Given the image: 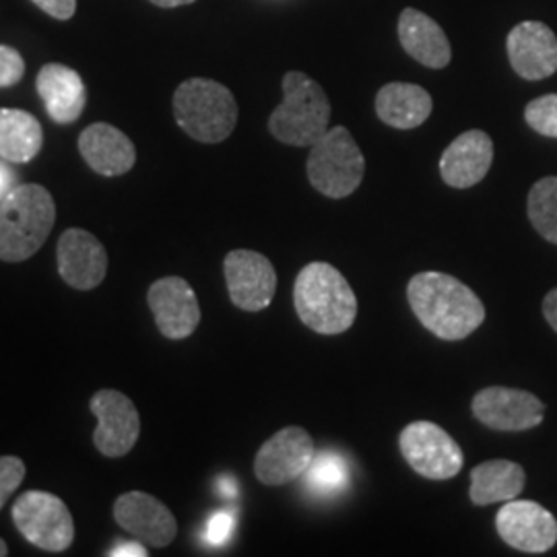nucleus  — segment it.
Segmentation results:
<instances>
[{
    "label": "nucleus",
    "mask_w": 557,
    "mask_h": 557,
    "mask_svg": "<svg viewBox=\"0 0 557 557\" xmlns=\"http://www.w3.org/2000/svg\"><path fill=\"white\" fill-rule=\"evenodd\" d=\"M407 298L419 322L442 341H462L485 320L478 294L448 273H418L407 285Z\"/></svg>",
    "instance_id": "nucleus-1"
},
{
    "label": "nucleus",
    "mask_w": 557,
    "mask_h": 557,
    "mask_svg": "<svg viewBox=\"0 0 557 557\" xmlns=\"http://www.w3.org/2000/svg\"><path fill=\"white\" fill-rule=\"evenodd\" d=\"M299 320L319 335H341L358 317V298L349 281L329 262H310L294 285Z\"/></svg>",
    "instance_id": "nucleus-2"
},
{
    "label": "nucleus",
    "mask_w": 557,
    "mask_h": 557,
    "mask_svg": "<svg viewBox=\"0 0 557 557\" xmlns=\"http://www.w3.org/2000/svg\"><path fill=\"white\" fill-rule=\"evenodd\" d=\"M57 205L40 184H21L0 202V260L32 259L50 236Z\"/></svg>",
    "instance_id": "nucleus-3"
},
{
    "label": "nucleus",
    "mask_w": 557,
    "mask_h": 557,
    "mask_svg": "<svg viewBox=\"0 0 557 557\" xmlns=\"http://www.w3.org/2000/svg\"><path fill=\"white\" fill-rule=\"evenodd\" d=\"M331 101L319 83L306 73L289 71L283 77V101L269 119L275 139L294 147H312L329 131Z\"/></svg>",
    "instance_id": "nucleus-4"
},
{
    "label": "nucleus",
    "mask_w": 557,
    "mask_h": 557,
    "mask_svg": "<svg viewBox=\"0 0 557 557\" xmlns=\"http://www.w3.org/2000/svg\"><path fill=\"white\" fill-rule=\"evenodd\" d=\"M174 116L180 128L200 143H221L238 124V103L234 94L211 79L180 83L174 94Z\"/></svg>",
    "instance_id": "nucleus-5"
},
{
    "label": "nucleus",
    "mask_w": 557,
    "mask_h": 557,
    "mask_svg": "<svg viewBox=\"0 0 557 557\" xmlns=\"http://www.w3.org/2000/svg\"><path fill=\"white\" fill-rule=\"evenodd\" d=\"M308 180L329 199L354 195L366 174V160L354 135L345 126L329 128L308 158Z\"/></svg>",
    "instance_id": "nucleus-6"
},
{
    "label": "nucleus",
    "mask_w": 557,
    "mask_h": 557,
    "mask_svg": "<svg viewBox=\"0 0 557 557\" xmlns=\"http://www.w3.org/2000/svg\"><path fill=\"white\" fill-rule=\"evenodd\" d=\"M11 517L21 535L44 552L60 554L75 541V520L66 504L48 492H27L15 499Z\"/></svg>",
    "instance_id": "nucleus-7"
},
{
    "label": "nucleus",
    "mask_w": 557,
    "mask_h": 557,
    "mask_svg": "<svg viewBox=\"0 0 557 557\" xmlns=\"http://www.w3.org/2000/svg\"><path fill=\"white\" fill-rule=\"evenodd\" d=\"M400 455L407 465L432 481L457 478L465 465V455L446 430L432 421H413L398 436Z\"/></svg>",
    "instance_id": "nucleus-8"
},
{
    "label": "nucleus",
    "mask_w": 557,
    "mask_h": 557,
    "mask_svg": "<svg viewBox=\"0 0 557 557\" xmlns=\"http://www.w3.org/2000/svg\"><path fill=\"white\" fill-rule=\"evenodd\" d=\"M314 457V440L304 428H283L260 446L255 475L264 485H287L308 471Z\"/></svg>",
    "instance_id": "nucleus-9"
},
{
    "label": "nucleus",
    "mask_w": 557,
    "mask_h": 557,
    "mask_svg": "<svg viewBox=\"0 0 557 557\" xmlns=\"http://www.w3.org/2000/svg\"><path fill=\"white\" fill-rule=\"evenodd\" d=\"M230 299L244 312H260L271 306L277 292L273 262L255 250H232L223 260Z\"/></svg>",
    "instance_id": "nucleus-10"
},
{
    "label": "nucleus",
    "mask_w": 557,
    "mask_h": 557,
    "mask_svg": "<svg viewBox=\"0 0 557 557\" xmlns=\"http://www.w3.org/2000/svg\"><path fill=\"white\" fill-rule=\"evenodd\" d=\"M98 419L94 444L103 457H126L140 436V418L135 403L120 391L103 388L89 400Z\"/></svg>",
    "instance_id": "nucleus-11"
},
{
    "label": "nucleus",
    "mask_w": 557,
    "mask_h": 557,
    "mask_svg": "<svg viewBox=\"0 0 557 557\" xmlns=\"http://www.w3.org/2000/svg\"><path fill=\"white\" fill-rule=\"evenodd\" d=\"M471 409L485 428L496 432H527L541 425L545 418L541 398L508 386H487L479 391Z\"/></svg>",
    "instance_id": "nucleus-12"
},
{
    "label": "nucleus",
    "mask_w": 557,
    "mask_h": 557,
    "mask_svg": "<svg viewBox=\"0 0 557 557\" xmlns=\"http://www.w3.org/2000/svg\"><path fill=\"white\" fill-rule=\"evenodd\" d=\"M499 537L524 554H545L557 543V520L531 499L504 502L496 517Z\"/></svg>",
    "instance_id": "nucleus-13"
},
{
    "label": "nucleus",
    "mask_w": 557,
    "mask_h": 557,
    "mask_svg": "<svg viewBox=\"0 0 557 557\" xmlns=\"http://www.w3.org/2000/svg\"><path fill=\"white\" fill-rule=\"evenodd\" d=\"M147 301L163 337L180 341L199 329V298L186 278H158L149 287Z\"/></svg>",
    "instance_id": "nucleus-14"
},
{
    "label": "nucleus",
    "mask_w": 557,
    "mask_h": 557,
    "mask_svg": "<svg viewBox=\"0 0 557 557\" xmlns=\"http://www.w3.org/2000/svg\"><path fill=\"white\" fill-rule=\"evenodd\" d=\"M120 527L149 547H168L178 535V522L170 508L149 494L128 492L114 504Z\"/></svg>",
    "instance_id": "nucleus-15"
},
{
    "label": "nucleus",
    "mask_w": 557,
    "mask_h": 557,
    "mask_svg": "<svg viewBox=\"0 0 557 557\" xmlns=\"http://www.w3.org/2000/svg\"><path fill=\"white\" fill-rule=\"evenodd\" d=\"M508 59L518 77L541 81L557 71V38L541 21H522L508 34Z\"/></svg>",
    "instance_id": "nucleus-16"
},
{
    "label": "nucleus",
    "mask_w": 557,
    "mask_h": 557,
    "mask_svg": "<svg viewBox=\"0 0 557 557\" xmlns=\"http://www.w3.org/2000/svg\"><path fill=\"white\" fill-rule=\"evenodd\" d=\"M60 277L66 285L89 292L96 289L108 273V252L100 239L85 230H66L59 239Z\"/></svg>",
    "instance_id": "nucleus-17"
},
{
    "label": "nucleus",
    "mask_w": 557,
    "mask_h": 557,
    "mask_svg": "<svg viewBox=\"0 0 557 557\" xmlns=\"http://www.w3.org/2000/svg\"><path fill=\"white\" fill-rule=\"evenodd\" d=\"M494 163V140L483 131H467L453 140L440 160L442 180L458 188H471L487 176Z\"/></svg>",
    "instance_id": "nucleus-18"
},
{
    "label": "nucleus",
    "mask_w": 557,
    "mask_h": 557,
    "mask_svg": "<svg viewBox=\"0 0 557 557\" xmlns=\"http://www.w3.org/2000/svg\"><path fill=\"white\" fill-rule=\"evenodd\" d=\"M79 151L94 172L110 178L131 172L137 161L133 140L106 122H96L81 133Z\"/></svg>",
    "instance_id": "nucleus-19"
},
{
    "label": "nucleus",
    "mask_w": 557,
    "mask_h": 557,
    "mask_svg": "<svg viewBox=\"0 0 557 557\" xmlns=\"http://www.w3.org/2000/svg\"><path fill=\"white\" fill-rule=\"evenodd\" d=\"M398 40L411 59L428 69H444L453 60V48L444 29L418 9H405L400 13Z\"/></svg>",
    "instance_id": "nucleus-20"
},
{
    "label": "nucleus",
    "mask_w": 557,
    "mask_h": 557,
    "mask_svg": "<svg viewBox=\"0 0 557 557\" xmlns=\"http://www.w3.org/2000/svg\"><path fill=\"white\" fill-rule=\"evenodd\" d=\"M38 94L50 119L73 124L85 110V83L79 73L64 64H46L38 73Z\"/></svg>",
    "instance_id": "nucleus-21"
},
{
    "label": "nucleus",
    "mask_w": 557,
    "mask_h": 557,
    "mask_svg": "<svg viewBox=\"0 0 557 557\" xmlns=\"http://www.w3.org/2000/svg\"><path fill=\"white\" fill-rule=\"evenodd\" d=\"M432 96L413 83H388L376 96L379 119L398 131L418 128L432 116Z\"/></svg>",
    "instance_id": "nucleus-22"
},
{
    "label": "nucleus",
    "mask_w": 557,
    "mask_h": 557,
    "mask_svg": "<svg viewBox=\"0 0 557 557\" xmlns=\"http://www.w3.org/2000/svg\"><path fill=\"white\" fill-rule=\"evenodd\" d=\"M527 483L524 469L512 460H487L471 471L469 498L475 506H490L517 499Z\"/></svg>",
    "instance_id": "nucleus-23"
},
{
    "label": "nucleus",
    "mask_w": 557,
    "mask_h": 557,
    "mask_svg": "<svg viewBox=\"0 0 557 557\" xmlns=\"http://www.w3.org/2000/svg\"><path fill=\"white\" fill-rule=\"evenodd\" d=\"M44 131L38 120L23 110L0 108V158L27 163L40 153Z\"/></svg>",
    "instance_id": "nucleus-24"
},
{
    "label": "nucleus",
    "mask_w": 557,
    "mask_h": 557,
    "mask_svg": "<svg viewBox=\"0 0 557 557\" xmlns=\"http://www.w3.org/2000/svg\"><path fill=\"white\" fill-rule=\"evenodd\" d=\"M529 220L547 242L557 246V178L539 180L529 193Z\"/></svg>",
    "instance_id": "nucleus-25"
},
{
    "label": "nucleus",
    "mask_w": 557,
    "mask_h": 557,
    "mask_svg": "<svg viewBox=\"0 0 557 557\" xmlns=\"http://www.w3.org/2000/svg\"><path fill=\"white\" fill-rule=\"evenodd\" d=\"M308 487L319 496H333L347 487L351 473L345 458L335 453L317 455L306 471Z\"/></svg>",
    "instance_id": "nucleus-26"
},
{
    "label": "nucleus",
    "mask_w": 557,
    "mask_h": 557,
    "mask_svg": "<svg viewBox=\"0 0 557 557\" xmlns=\"http://www.w3.org/2000/svg\"><path fill=\"white\" fill-rule=\"evenodd\" d=\"M524 120L539 135L557 139V94L531 101L524 110Z\"/></svg>",
    "instance_id": "nucleus-27"
},
{
    "label": "nucleus",
    "mask_w": 557,
    "mask_h": 557,
    "mask_svg": "<svg viewBox=\"0 0 557 557\" xmlns=\"http://www.w3.org/2000/svg\"><path fill=\"white\" fill-rule=\"evenodd\" d=\"M25 479V462L20 457H0V510Z\"/></svg>",
    "instance_id": "nucleus-28"
},
{
    "label": "nucleus",
    "mask_w": 557,
    "mask_h": 557,
    "mask_svg": "<svg viewBox=\"0 0 557 557\" xmlns=\"http://www.w3.org/2000/svg\"><path fill=\"white\" fill-rule=\"evenodd\" d=\"M25 75V62L20 52L9 46H0V87H11Z\"/></svg>",
    "instance_id": "nucleus-29"
},
{
    "label": "nucleus",
    "mask_w": 557,
    "mask_h": 557,
    "mask_svg": "<svg viewBox=\"0 0 557 557\" xmlns=\"http://www.w3.org/2000/svg\"><path fill=\"white\" fill-rule=\"evenodd\" d=\"M234 529H236V517L232 512H218L209 518V522L205 527V539H207V543L221 547L230 541Z\"/></svg>",
    "instance_id": "nucleus-30"
},
{
    "label": "nucleus",
    "mask_w": 557,
    "mask_h": 557,
    "mask_svg": "<svg viewBox=\"0 0 557 557\" xmlns=\"http://www.w3.org/2000/svg\"><path fill=\"white\" fill-rule=\"evenodd\" d=\"M44 13L59 21H69L77 11V0H32Z\"/></svg>",
    "instance_id": "nucleus-31"
},
{
    "label": "nucleus",
    "mask_w": 557,
    "mask_h": 557,
    "mask_svg": "<svg viewBox=\"0 0 557 557\" xmlns=\"http://www.w3.org/2000/svg\"><path fill=\"white\" fill-rule=\"evenodd\" d=\"M110 557H145L149 556V552L145 549V543L137 541H126V543H119L110 554Z\"/></svg>",
    "instance_id": "nucleus-32"
},
{
    "label": "nucleus",
    "mask_w": 557,
    "mask_h": 557,
    "mask_svg": "<svg viewBox=\"0 0 557 557\" xmlns=\"http://www.w3.org/2000/svg\"><path fill=\"white\" fill-rule=\"evenodd\" d=\"M543 314L549 322V326L557 333V287L543 299Z\"/></svg>",
    "instance_id": "nucleus-33"
},
{
    "label": "nucleus",
    "mask_w": 557,
    "mask_h": 557,
    "mask_svg": "<svg viewBox=\"0 0 557 557\" xmlns=\"http://www.w3.org/2000/svg\"><path fill=\"white\" fill-rule=\"evenodd\" d=\"M220 492L223 498L234 499L238 494V487H236V481L234 479L225 478L220 481Z\"/></svg>",
    "instance_id": "nucleus-34"
},
{
    "label": "nucleus",
    "mask_w": 557,
    "mask_h": 557,
    "mask_svg": "<svg viewBox=\"0 0 557 557\" xmlns=\"http://www.w3.org/2000/svg\"><path fill=\"white\" fill-rule=\"evenodd\" d=\"M149 2H153L156 7H161V9H174V7H184V4H193L195 0H149Z\"/></svg>",
    "instance_id": "nucleus-35"
},
{
    "label": "nucleus",
    "mask_w": 557,
    "mask_h": 557,
    "mask_svg": "<svg viewBox=\"0 0 557 557\" xmlns=\"http://www.w3.org/2000/svg\"><path fill=\"white\" fill-rule=\"evenodd\" d=\"M9 182H11V176H9L7 168H4V165H0V197L7 193V188H9Z\"/></svg>",
    "instance_id": "nucleus-36"
},
{
    "label": "nucleus",
    "mask_w": 557,
    "mask_h": 557,
    "mask_svg": "<svg viewBox=\"0 0 557 557\" xmlns=\"http://www.w3.org/2000/svg\"><path fill=\"white\" fill-rule=\"evenodd\" d=\"M9 556V545L0 539V557Z\"/></svg>",
    "instance_id": "nucleus-37"
}]
</instances>
